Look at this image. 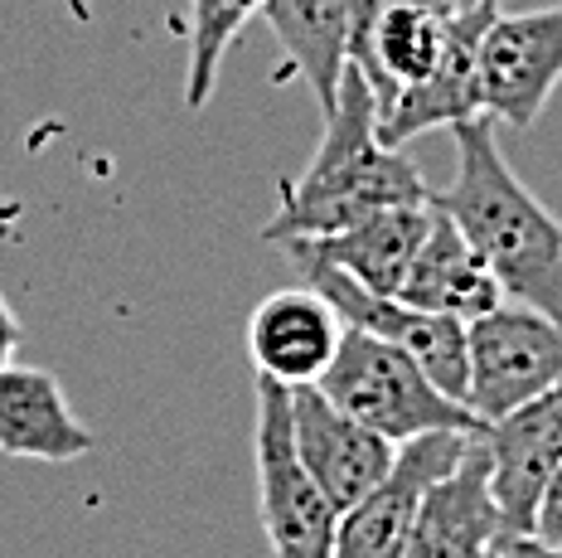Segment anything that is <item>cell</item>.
Returning <instances> with one entry per match:
<instances>
[{"label": "cell", "mask_w": 562, "mask_h": 558, "mask_svg": "<svg viewBox=\"0 0 562 558\" xmlns=\"http://www.w3.org/2000/svg\"><path fill=\"white\" fill-rule=\"evenodd\" d=\"M431 190L403 150L379 142V98L355 64L339 78V98L325 112V136L311 166L281 185V204L267 219V243L330 238L393 204H427Z\"/></svg>", "instance_id": "1"}, {"label": "cell", "mask_w": 562, "mask_h": 558, "mask_svg": "<svg viewBox=\"0 0 562 558\" xmlns=\"http://www.w3.org/2000/svg\"><path fill=\"white\" fill-rule=\"evenodd\" d=\"M509 558H562V549H548V544H538L533 534H519V539H514V549H509Z\"/></svg>", "instance_id": "21"}, {"label": "cell", "mask_w": 562, "mask_h": 558, "mask_svg": "<svg viewBox=\"0 0 562 558\" xmlns=\"http://www.w3.org/2000/svg\"><path fill=\"white\" fill-rule=\"evenodd\" d=\"M291 442H296L301 467L311 471V481L321 486L339 515L349 505H359L389 476L397 457V447L389 437L369 433L364 423L339 413L315 383L291 389Z\"/></svg>", "instance_id": "10"}, {"label": "cell", "mask_w": 562, "mask_h": 558, "mask_svg": "<svg viewBox=\"0 0 562 558\" xmlns=\"http://www.w3.org/2000/svg\"><path fill=\"white\" fill-rule=\"evenodd\" d=\"M451 15L437 0H349V64L369 78L379 108L437 68Z\"/></svg>", "instance_id": "8"}, {"label": "cell", "mask_w": 562, "mask_h": 558, "mask_svg": "<svg viewBox=\"0 0 562 558\" xmlns=\"http://www.w3.org/2000/svg\"><path fill=\"white\" fill-rule=\"evenodd\" d=\"M20 316L10 311V301L0 297V365H15V350H20Z\"/></svg>", "instance_id": "20"}, {"label": "cell", "mask_w": 562, "mask_h": 558, "mask_svg": "<svg viewBox=\"0 0 562 558\" xmlns=\"http://www.w3.org/2000/svg\"><path fill=\"white\" fill-rule=\"evenodd\" d=\"M262 15L321 112H330L349 68V0H262Z\"/></svg>", "instance_id": "17"}, {"label": "cell", "mask_w": 562, "mask_h": 558, "mask_svg": "<svg viewBox=\"0 0 562 558\" xmlns=\"http://www.w3.org/2000/svg\"><path fill=\"white\" fill-rule=\"evenodd\" d=\"M98 437L78 423L49 369L0 365V457L15 461H78Z\"/></svg>", "instance_id": "16"}, {"label": "cell", "mask_w": 562, "mask_h": 558, "mask_svg": "<svg viewBox=\"0 0 562 558\" xmlns=\"http://www.w3.org/2000/svg\"><path fill=\"white\" fill-rule=\"evenodd\" d=\"M471 437L480 433H422L413 442H397L389 476L339 515L335 558H403L422 495L465 457Z\"/></svg>", "instance_id": "6"}, {"label": "cell", "mask_w": 562, "mask_h": 558, "mask_svg": "<svg viewBox=\"0 0 562 558\" xmlns=\"http://www.w3.org/2000/svg\"><path fill=\"white\" fill-rule=\"evenodd\" d=\"M529 534H533L538 544H548V549H562V467L553 471V481H548L543 500H538Z\"/></svg>", "instance_id": "19"}, {"label": "cell", "mask_w": 562, "mask_h": 558, "mask_svg": "<svg viewBox=\"0 0 562 558\" xmlns=\"http://www.w3.org/2000/svg\"><path fill=\"white\" fill-rule=\"evenodd\" d=\"M431 219H437V194L427 204H393L379 214L359 219V224L339 228L330 238H311V243H286L291 258H321L339 267L345 277H355L359 287L383 297H397L407 267H413L422 238H427Z\"/></svg>", "instance_id": "14"}, {"label": "cell", "mask_w": 562, "mask_h": 558, "mask_svg": "<svg viewBox=\"0 0 562 558\" xmlns=\"http://www.w3.org/2000/svg\"><path fill=\"white\" fill-rule=\"evenodd\" d=\"M68 5H74V10H78V5H83V0H68Z\"/></svg>", "instance_id": "23"}, {"label": "cell", "mask_w": 562, "mask_h": 558, "mask_svg": "<svg viewBox=\"0 0 562 558\" xmlns=\"http://www.w3.org/2000/svg\"><path fill=\"white\" fill-rule=\"evenodd\" d=\"M514 529L499 515V500L490 491L485 442L471 437L465 457L422 495L403 558H499L509 549Z\"/></svg>", "instance_id": "11"}, {"label": "cell", "mask_w": 562, "mask_h": 558, "mask_svg": "<svg viewBox=\"0 0 562 558\" xmlns=\"http://www.w3.org/2000/svg\"><path fill=\"white\" fill-rule=\"evenodd\" d=\"M456 136V180L437 204L461 224L480 248L505 301L533 306L562 321V219L533 200V190L514 176L495 142V118L451 126Z\"/></svg>", "instance_id": "2"}, {"label": "cell", "mask_w": 562, "mask_h": 558, "mask_svg": "<svg viewBox=\"0 0 562 558\" xmlns=\"http://www.w3.org/2000/svg\"><path fill=\"white\" fill-rule=\"evenodd\" d=\"M315 389L369 433L389 437L393 447L422 433H485V423L451 393H441L407 350L349 325Z\"/></svg>", "instance_id": "3"}, {"label": "cell", "mask_w": 562, "mask_h": 558, "mask_svg": "<svg viewBox=\"0 0 562 558\" xmlns=\"http://www.w3.org/2000/svg\"><path fill=\"white\" fill-rule=\"evenodd\" d=\"M397 301L471 325L475 316H485L505 301V287L495 282V272L480 258L475 243L461 234V224L437 204V219H431L427 238H422L417 258L407 267L403 287H397Z\"/></svg>", "instance_id": "15"}, {"label": "cell", "mask_w": 562, "mask_h": 558, "mask_svg": "<svg viewBox=\"0 0 562 558\" xmlns=\"http://www.w3.org/2000/svg\"><path fill=\"white\" fill-rule=\"evenodd\" d=\"M339 341H345V321L306 282L267 292L248 321V355L257 365V379H272L281 389L321 383Z\"/></svg>", "instance_id": "13"}, {"label": "cell", "mask_w": 562, "mask_h": 558, "mask_svg": "<svg viewBox=\"0 0 562 558\" xmlns=\"http://www.w3.org/2000/svg\"><path fill=\"white\" fill-rule=\"evenodd\" d=\"M499 10L505 5L456 10L447 49H441L437 68H431L422 83L393 92V98L379 108V142L383 146L403 150L422 132L485 118V108H480V44H485V30L495 25Z\"/></svg>", "instance_id": "9"}, {"label": "cell", "mask_w": 562, "mask_h": 558, "mask_svg": "<svg viewBox=\"0 0 562 558\" xmlns=\"http://www.w3.org/2000/svg\"><path fill=\"white\" fill-rule=\"evenodd\" d=\"M257 505L277 558H335L339 510L301 467L291 442V389L257 379Z\"/></svg>", "instance_id": "5"}, {"label": "cell", "mask_w": 562, "mask_h": 558, "mask_svg": "<svg viewBox=\"0 0 562 558\" xmlns=\"http://www.w3.org/2000/svg\"><path fill=\"white\" fill-rule=\"evenodd\" d=\"M447 10H480V5H505V0H437Z\"/></svg>", "instance_id": "22"}, {"label": "cell", "mask_w": 562, "mask_h": 558, "mask_svg": "<svg viewBox=\"0 0 562 558\" xmlns=\"http://www.w3.org/2000/svg\"><path fill=\"white\" fill-rule=\"evenodd\" d=\"M480 442L490 457V491L499 500V515L514 534H529L538 500L562 467V383L490 423Z\"/></svg>", "instance_id": "12"}, {"label": "cell", "mask_w": 562, "mask_h": 558, "mask_svg": "<svg viewBox=\"0 0 562 558\" xmlns=\"http://www.w3.org/2000/svg\"><path fill=\"white\" fill-rule=\"evenodd\" d=\"M262 10V0H190V68H184V108H204L214 98L228 44Z\"/></svg>", "instance_id": "18"}, {"label": "cell", "mask_w": 562, "mask_h": 558, "mask_svg": "<svg viewBox=\"0 0 562 558\" xmlns=\"http://www.w3.org/2000/svg\"><path fill=\"white\" fill-rule=\"evenodd\" d=\"M465 409L490 427L562 383V321L519 301H499L465 325Z\"/></svg>", "instance_id": "4"}, {"label": "cell", "mask_w": 562, "mask_h": 558, "mask_svg": "<svg viewBox=\"0 0 562 558\" xmlns=\"http://www.w3.org/2000/svg\"><path fill=\"white\" fill-rule=\"evenodd\" d=\"M562 83V5L505 15L480 44V108L505 126H533Z\"/></svg>", "instance_id": "7"}]
</instances>
